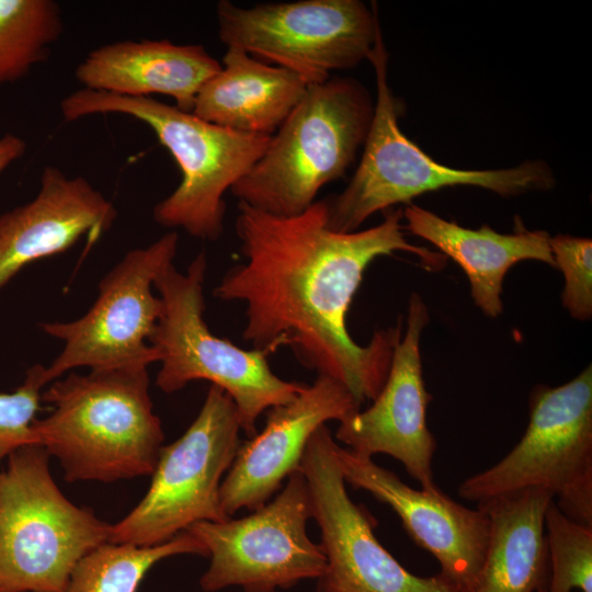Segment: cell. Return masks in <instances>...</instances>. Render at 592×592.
<instances>
[{"mask_svg":"<svg viewBox=\"0 0 592 592\" xmlns=\"http://www.w3.org/2000/svg\"><path fill=\"white\" fill-rule=\"evenodd\" d=\"M402 209L377 226L353 232L328 226L326 200L294 216H276L239 202L235 221L244 262L231 266L214 289L224 301L246 306L242 338L270 354L288 346L303 366L344 386L361 406L382 390L401 322L378 330L366 345L346 328V315L366 267L378 257L406 251L429 270L442 253L411 244Z\"/></svg>","mask_w":592,"mask_h":592,"instance_id":"obj_1","label":"cell"},{"mask_svg":"<svg viewBox=\"0 0 592 592\" xmlns=\"http://www.w3.org/2000/svg\"><path fill=\"white\" fill-rule=\"evenodd\" d=\"M50 406L35 419L37 444L69 482H114L151 475L164 433L149 395L148 367L90 369L52 382Z\"/></svg>","mask_w":592,"mask_h":592,"instance_id":"obj_2","label":"cell"},{"mask_svg":"<svg viewBox=\"0 0 592 592\" xmlns=\"http://www.w3.org/2000/svg\"><path fill=\"white\" fill-rule=\"evenodd\" d=\"M60 112L68 122L114 113L148 125L181 171L177 189L153 207V219L160 226L181 228L209 241L224 231L225 193L255 164L271 139L212 124L150 96L86 88L64 98Z\"/></svg>","mask_w":592,"mask_h":592,"instance_id":"obj_3","label":"cell"},{"mask_svg":"<svg viewBox=\"0 0 592 592\" xmlns=\"http://www.w3.org/2000/svg\"><path fill=\"white\" fill-rule=\"evenodd\" d=\"M373 114L371 93L353 78L330 77L308 86L231 194L276 216L304 212L325 185L342 178L355 161Z\"/></svg>","mask_w":592,"mask_h":592,"instance_id":"obj_4","label":"cell"},{"mask_svg":"<svg viewBox=\"0 0 592 592\" xmlns=\"http://www.w3.org/2000/svg\"><path fill=\"white\" fill-rule=\"evenodd\" d=\"M375 71L376 101L360 163L345 189L327 198L328 226L353 232L373 214L445 186L471 185L501 196L546 191L554 186L551 169L526 161L500 170H459L443 166L410 141L398 125V106L387 77L388 52L382 29L367 58Z\"/></svg>","mask_w":592,"mask_h":592,"instance_id":"obj_5","label":"cell"},{"mask_svg":"<svg viewBox=\"0 0 592 592\" xmlns=\"http://www.w3.org/2000/svg\"><path fill=\"white\" fill-rule=\"evenodd\" d=\"M206 269L202 251L185 273L171 264L155 281L162 301L149 339L161 364L156 385L166 394L198 379L221 388L237 408L241 430L251 437L263 412L289 402L306 384L278 377L270 367L269 352L241 349L209 330L204 320Z\"/></svg>","mask_w":592,"mask_h":592,"instance_id":"obj_6","label":"cell"},{"mask_svg":"<svg viewBox=\"0 0 592 592\" xmlns=\"http://www.w3.org/2000/svg\"><path fill=\"white\" fill-rule=\"evenodd\" d=\"M110 532L64 496L43 446L9 455L0 470V592H67L78 562Z\"/></svg>","mask_w":592,"mask_h":592,"instance_id":"obj_7","label":"cell"},{"mask_svg":"<svg viewBox=\"0 0 592 592\" xmlns=\"http://www.w3.org/2000/svg\"><path fill=\"white\" fill-rule=\"evenodd\" d=\"M550 492L569 519L592 526V366L558 387L536 386L528 425L497 464L465 479L458 494L483 500L524 489Z\"/></svg>","mask_w":592,"mask_h":592,"instance_id":"obj_8","label":"cell"},{"mask_svg":"<svg viewBox=\"0 0 592 592\" xmlns=\"http://www.w3.org/2000/svg\"><path fill=\"white\" fill-rule=\"evenodd\" d=\"M240 431L232 399L210 385L187 430L162 446L146 494L111 524L109 542L149 547L195 523L229 519L221 508L220 486L241 444Z\"/></svg>","mask_w":592,"mask_h":592,"instance_id":"obj_9","label":"cell"},{"mask_svg":"<svg viewBox=\"0 0 592 592\" xmlns=\"http://www.w3.org/2000/svg\"><path fill=\"white\" fill-rule=\"evenodd\" d=\"M218 36L226 47L287 69L307 86L357 66L380 29L377 5L360 0H300L251 8L221 0Z\"/></svg>","mask_w":592,"mask_h":592,"instance_id":"obj_10","label":"cell"},{"mask_svg":"<svg viewBox=\"0 0 592 592\" xmlns=\"http://www.w3.org/2000/svg\"><path fill=\"white\" fill-rule=\"evenodd\" d=\"M286 480L274 499L247 516L186 528L210 559L200 579L203 591L239 587L244 592H276L323 574L325 554L307 534L312 519L307 481L300 470Z\"/></svg>","mask_w":592,"mask_h":592,"instance_id":"obj_11","label":"cell"},{"mask_svg":"<svg viewBox=\"0 0 592 592\" xmlns=\"http://www.w3.org/2000/svg\"><path fill=\"white\" fill-rule=\"evenodd\" d=\"M178 240L172 231L148 247L128 251L101 280L98 297L82 317L41 323L46 334L64 342L61 352L45 367L47 384L78 367H148L158 362L149 339L162 301L152 287L158 275L173 264Z\"/></svg>","mask_w":592,"mask_h":592,"instance_id":"obj_12","label":"cell"},{"mask_svg":"<svg viewBox=\"0 0 592 592\" xmlns=\"http://www.w3.org/2000/svg\"><path fill=\"white\" fill-rule=\"evenodd\" d=\"M335 443L328 426L321 425L310 437L299 466L327 560L316 592H462L441 574H413L378 542L376 522L346 491Z\"/></svg>","mask_w":592,"mask_h":592,"instance_id":"obj_13","label":"cell"},{"mask_svg":"<svg viewBox=\"0 0 592 592\" xmlns=\"http://www.w3.org/2000/svg\"><path fill=\"white\" fill-rule=\"evenodd\" d=\"M429 322L428 308L411 294L407 327L396 344L386 382L373 405L339 422L335 439L365 456L386 454L399 460L421 489L441 490L434 482L432 462L436 441L426 425V391L420 354L421 334Z\"/></svg>","mask_w":592,"mask_h":592,"instance_id":"obj_14","label":"cell"},{"mask_svg":"<svg viewBox=\"0 0 592 592\" xmlns=\"http://www.w3.org/2000/svg\"><path fill=\"white\" fill-rule=\"evenodd\" d=\"M335 458L345 483L390 506L415 545L437 560L443 578L462 592L475 581L488 545L489 517L446 496L413 489L372 457L335 443Z\"/></svg>","mask_w":592,"mask_h":592,"instance_id":"obj_15","label":"cell"},{"mask_svg":"<svg viewBox=\"0 0 592 592\" xmlns=\"http://www.w3.org/2000/svg\"><path fill=\"white\" fill-rule=\"evenodd\" d=\"M351 392L327 376H318L289 402L266 411L264 429L240 444L220 486L227 516L241 509L254 511L299 470L306 446L318 428L341 422L360 410Z\"/></svg>","mask_w":592,"mask_h":592,"instance_id":"obj_16","label":"cell"},{"mask_svg":"<svg viewBox=\"0 0 592 592\" xmlns=\"http://www.w3.org/2000/svg\"><path fill=\"white\" fill-rule=\"evenodd\" d=\"M116 216L86 178L45 167L36 196L0 216V289L29 263L65 252L82 237L91 247Z\"/></svg>","mask_w":592,"mask_h":592,"instance_id":"obj_17","label":"cell"},{"mask_svg":"<svg viewBox=\"0 0 592 592\" xmlns=\"http://www.w3.org/2000/svg\"><path fill=\"white\" fill-rule=\"evenodd\" d=\"M220 67L202 45L126 39L91 50L75 77L95 91L138 98L163 94L192 112L200 89Z\"/></svg>","mask_w":592,"mask_h":592,"instance_id":"obj_18","label":"cell"},{"mask_svg":"<svg viewBox=\"0 0 592 592\" xmlns=\"http://www.w3.org/2000/svg\"><path fill=\"white\" fill-rule=\"evenodd\" d=\"M220 69L200 89L192 113L232 130L272 136L306 92L287 69L227 47Z\"/></svg>","mask_w":592,"mask_h":592,"instance_id":"obj_19","label":"cell"},{"mask_svg":"<svg viewBox=\"0 0 592 592\" xmlns=\"http://www.w3.org/2000/svg\"><path fill=\"white\" fill-rule=\"evenodd\" d=\"M402 217L410 232L430 241L463 269L474 303L489 317L503 310V278L515 263L537 260L556 267L550 236L544 230L500 234L488 225L468 229L414 204L407 205Z\"/></svg>","mask_w":592,"mask_h":592,"instance_id":"obj_20","label":"cell"},{"mask_svg":"<svg viewBox=\"0 0 592 592\" xmlns=\"http://www.w3.org/2000/svg\"><path fill=\"white\" fill-rule=\"evenodd\" d=\"M554 497L524 489L477 505L489 517V537L481 568L463 592H536L546 576L544 515Z\"/></svg>","mask_w":592,"mask_h":592,"instance_id":"obj_21","label":"cell"},{"mask_svg":"<svg viewBox=\"0 0 592 592\" xmlns=\"http://www.w3.org/2000/svg\"><path fill=\"white\" fill-rule=\"evenodd\" d=\"M177 555L207 557V551L186 531L167 543L149 547L107 542L78 562L67 592H137L156 563Z\"/></svg>","mask_w":592,"mask_h":592,"instance_id":"obj_22","label":"cell"},{"mask_svg":"<svg viewBox=\"0 0 592 592\" xmlns=\"http://www.w3.org/2000/svg\"><path fill=\"white\" fill-rule=\"evenodd\" d=\"M61 32L56 1L0 0V89L46 60Z\"/></svg>","mask_w":592,"mask_h":592,"instance_id":"obj_23","label":"cell"},{"mask_svg":"<svg viewBox=\"0 0 592 592\" xmlns=\"http://www.w3.org/2000/svg\"><path fill=\"white\" fill-rule=\"evenodd\" d=\"M547 569L536 592H592V526L566 516L553 500L544 515Z\"/></svg>","mask_w":592,"mask_h":592,"instance_id":"obj_24","label":"cell"},{"mask_svg":"<svg viewBox=\"0 0 592 592\" xmlns=\"http://www.w3.org/2000/svg\"><path fill=\"white\" fill-rule=\"evenodd\" d=\"M45 366H32L22 385L12 392L0 394V464L22 446L37 444L33 422L47 385Z\"/></svg>","mask_w":592,"mask_h":592,"instance_id":"obj_25","label":"cell"},{"mask_svg":"<svg viewBox=\"0 0 592 592\" xmlns=\"http://www.w3.org/2000/svg\"><path fill=\"white\" fill-rule=\"evenodd\" d=\"M549 247L556 267L565 276L563 307L577 320L592 316V241L570 235L550 237Z\"/></svg>","mask_w":592,"mask_h":592,"instance_id":"obj_26","label":"cell"},{"mask_svg":"<svg viewBox=\"0 0 592 592\" xmlns=\"http://www.w3.org/2000/svg\"><path fill=\"white\" fill-rule=\"evenodd\" d=\"M25 149V141L16 135L5 134L0 137V173L21 158Z\"/></svg>","mask_w":592,"mask_h":592,"instance_id":"obj_27","label":"cell"}]
</instances>
